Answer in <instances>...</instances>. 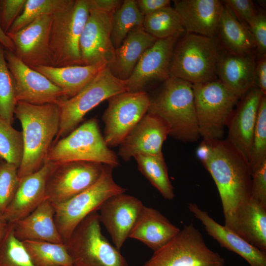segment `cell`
<instances>
[{
	"label": "cell",
	"instance_id": "1",
	"mask_svg": "<svg viewBox=\"0 0 266 266\" xmlns=\"http://www.w3.org/2000/svg\"><path fill=\"white\" fill-rule=\"evenodd\" d=\"M208 142L210 153L202 164L218 189L224 225L232 231L238 212L251 199L250 163L244 155L226 139Z\"/></svg>",
	"mask_w": 266,
	"mask_h": 266
},
{
	"label": "cell",
	"instance_id": "2",
	"mask_svg": "<svg viewBox=\"0 0 266 266\" xmlns=\"http://www.w3.org/2000/svg\"><path fill=\"white\" fill-rule=\"evenodd\" d=\"M14 115L22 128L24 154L18 169L21 179L36 172L44 165L59 132L60 110L56 103L35 105L19 101Z\"/></svg>",
	"mask_w": 266,
	"mask_h": 266
},
{
	"label": "cell",
	"instance_id": "3",
	"mask_svg": "<svg viewBox=\"0 0 266 266\" xmlns=\"http://www.w3.org/2000/svg\"><path fill=\"white\" fill-rule=\"evenodd\" d=\"M147 113L161 119L176 139L194 142L200 137L193 86L187 81L172 76L164 81Z\"/></svg>",
	"mask_w": 266,
	"mask_h": 266
},
{
	"label": "cell",
	"instance_id": "4",
	"mask_svg": "<svg viewBox=\"0 0 266 266\" xmlns=\"http://www.w3.org/2000/svg\"><path fill=\"white\" fill-rule=\"evenodd\" d=\"M220 54L214 38L185 33L175 45L170 76L192 84L216 79V66Z\"/></svg>",
	"mask_w": 266,
	"mask_h": 266
},
{
	"label": "cell",
	"instance_id": "5",
	"mask_svg": "<svg viewBox=\"0 0 266 266\" xmlns=\"http://www.w3.org/2000/svg\"><path fill=\"white\" fill-rule=\"evenodd\" d=\"M45 161L56 164L89 162L113 167L119 165L117 155L106 145L95 118L87 121L55 141L51 146Z\"/></svg>",
	"mask_w": 266,
	"mask_h": 266
},
{
	"label": "cell",
	"instance_id": "6",
	"mask_svg": "<svg viewBox=\"0 0 266 266\" xmlns=\"http://www.w3.org/2000/svg\"><path fill=\"white\" fill-rule=\"evenodd\" d=\"M192 86L200 137L207 141L222 139L239 99L219 79Z\"/></svg>",
	"mask_w": 266,
	"mask_h": 266
},
{
	"label": "cell",
	"instance_id": "7",
	"mask_svg": "<svg viewBox=\"0 0 266 266\" xmlns=\"http://www.w3.org/2000/svg\"><path fill=\"white\" fill-rule=\"evenodd\" d=\"M64 243L73 266H129L120 250L102 234L97 211L84 219Z\"/></svg>",
	"mask_w": 266,
	"mask_h": 266
},
{
	"label": "cell",
	"instance_id": "8",
	"mask_svg": "<svg viewBox=\"0 0 266 266\" xmlns=\"http://www.w3.org/2000/svg\"><path fill=\"white\" fill-rule=\"evenodd\" d=\"M113 168L104 165L100 177L93 185L65 201L52 204L55 224L64 243L79 224L90 214L97 211L107 199L125 192L126 189L114 180Z\"/></svg>",
	"mask_w": 266,
	"mask_h": 266
},
{
	"label": "cell",
	"instance_id": "9",
	"mask_svg": "<svg viewBox=\"0 0 266 266\" xmlns=\"http://www.w3.org/2000/svg\"><path fill=\"white\" fill-rule=\"evenodd\" d=\"M127 91L126 80L116 77L107 66L78 94L57 104L60 126L55 142L74 130L85 115L100 103Z\"/></svg>",
	"mask_w": 266,
	"mask_h": 266
},
{
	"label": "cell",
	"instance_id": "10",
	"mask_svg": "<svg viewBox=\"0 0 266 266\" xmlns=\"http://www.w3.org/2000/svg\"><path fill=\"white\" fill-rule=\"evenodd\" d=\"M89 11V0H74L70 7L53 15L49 34L52 66L83 65L79 42Z\"/></svg>",
	"mask_w": 266,
	"mask_h": 266
},
{
	"label": "cell",
	"instance_id": "11",
	"mask_svg": "<svg viewBox=\"0 0 266 266\" xmlns=\"http://www.w3.org/2000/svg\"><path fill=\"white\" fill-rule=\"evenodd\" d=\"M225 260L206 245L192 223L184 225L166 244L154 252L143 266H225Z\"/></svg>",
	"mask_w": 266,
	"mask_h": 266
},
{
	"label": "cell",
	"instance_id": "12",
	"mask_svg": "<svg viewBox=\"0 0 266 266\" xmlns=\"http://www.w3.org/2000/svg\"><path fill=\"white\" fill-rule=\"evenodd\" d=\"M150 100L144 91L125 92L107 100L103 120V138L108 147L120 144L147 113Z\"/></svg>",
	"mask_w": 266,
	"mask_h": 266
},
{
	"label": "cell",
	"instance_id": "13",
	"mask_svg": "<svg viewBox=\"0 0 266 266\" xmlns=\"http://www.w3.org/2000/svg\"><path fill=\"white\" fill-rule=\"evenodd\" d=\"M104 165L83 161L54 163L47 181L46 198L57 204L86 190L99 180Z\"/></svg>",
	"mask_w": 266,
	"mask_h": 266
},
{
	"label": "cell",
	"instance_id": "14",
	"mask_svg": "<svg viewBox=\"0 0 266 266\" xmlns=\"http://www.w3.org/2000/svg\"><path fill=\"white\" fill-rule=\"evenodd\" d=\"M4 57L14 80L17 102L41 105L66 100L61 88L23 63L13 52L4 49Z\"/></svg>",
	"mask_w": 266,
	"mask_h": 266
},
{
	"label": "cell",
	"instance_id": "15",
	"mask_svg": "<svg viewBox=\"0 0 266 266\" xmlns=\"http://www.w3.org/2000/svg\"><path fill=\"white\" fill-rule=\"evenodd\" d=\"M52 17L40 16L21 30L6 33L14 44V54L31 68L53 66L49 45Z\"/></svg>",
	"mask_w": 266,
	"mask_h": 266
},
{
	"label": "cell",
	"instance_id": "16",
	"mask_svg": "<svg viewBox=\"0 0 266 266\" xmlns=\"http://www.w3.org/2000/svg\"><path fill=\"white\" fill-rule=\"evenodd\" d=\"M112 16L90 8L79 42L83 65L100 62L108 65L112 60L115 50L111 40Z\"/></svg>",
	"mask_w": 266,
	"mask_h": 266
},
{
	"label": "cell",
	"instance_id": "17",
	"mask_svg": "<svg viewBox=\"0 0 266 266\" xmlns=\"http://www.w3.org/2000/svg\"><path fill=\"white\" fill-rule=\"evenodd\" d=\"M179 37L158 39L144 53L126 80L127 92L143 91L149 84L170 77L172 53Z\"/></svg>",
	"mask_w": 266,
	"mask_h": 266
},
{
	"label": "cell",
	"instance_id": "18",
	"mask_svg": "<svg viewBox=\"0 0 266 266\" xmlns=\"http://www.w3.org/2000/svg\"><path fill=\"white\" fill-rule=\"evenodd\" d=\"M144 205L134 196L121 193L107 199L100 206L99 219L119 250L123 246Z\"/></svg>",
	"mask_w": 266,
	"mask_h": 266
},
{
	"label": "cell",
	"instance_id": "19",
	"mask_svg": "<svg viewBox=\"0 0 266 266\" xmlns=\"http://www.w3.org/2000/svg\"><path fill=\"white\" fill-rule=\"evenodd\" d=\"M264 95L257 86L250 89L238 101L227 126L226 139L236 147L249 162L258 110Z\"/></svg>",
	"mask_w": 266,
	"mask_h": 266
},
{
	"label": "cell",
	"instance_id": "20",
	"mask_svg": "<svg viewBox=\"0 0 266 266\" xmlns=\"http://www.w3.org/2000/svg\"><path fill=\"white\" fill-rule=\"evenodd\" d=\"M169 130L158 117L147 113L120 143L119 155L127 161L138 155L163 154L162 146Z\"/></svg>",
	"mask_w": 266,
	"mask_h": 266
},
{
	"label": "cell",
	"instance_id": "21",
	"mask_svg": "<svg viewBox=\"0 0 266 266\" xmlns=\"http://www.w3.org/2000/svg\"><path fill=\"white\" fill-rule=\"evenodd\" d=\"M54 163L45 161L36 172L20 179L17 191L4 213L8 225L24 218L46 199V184Z\"/></svg>",
	"mask_w": 266,
	"mask_h": 266
},
{
	"label": "cell",
	"instance_id": "22",
	"mask_svg": "<svg viewBox=\"0 0 266 266\" xmlns=\"http://www.w3.org/2000/svg\"><path fill=\"white\" fill-rule=\"evenodd\" d=\"M174 9L187 33L214 38L223 4L218 0H175Z\"/></svg>",
	"mask_w": 266,
	"mask_h": 266
},
{
	"label": "cell",
	"instance_id": "23",
	"mask_svg": "<svg viewBox=\"0 0 266 266\" xmlns=\"http://www.w3.org/2000/svg\"><path fill=\"white\" fill-rule=\"evenodd\" d=\"M188 209L221 247L237 254L250 266H266V252L250 244L225 225L219 224L196 203L190 202Z\"/></svg>",
	"mask_w": 266,
	"mask_h": 266
},
{
	"label": "cell",
	"instance_id": "24",
	"mask_svg": "<svg viewBox=\"0 0 266 266\" xmlns=\"http://www.w3.org/2000/svg\"><path fill=\"white\" fill-rule=\"evenodd\" d=\"M254 53L220 54L216 66L217 76L239 99L256 84Z\"/></svg>",
	"mask_w": 266,
	"mask_h": 266
},
{
	"label": "cell",
	"instance_id": "25",
	"mask_svg": "<svg viewBox=\"0 0 266 266\" xmlns=\"http://www.w3.org/2000/svg\"><path fill=\"white\" fill-rule=\"evenodd\" d=\"M55 209L46 198L31 213L13 224L15 237L27 240L64 243L56 227Z\"/></svg>",
	"mask_w": 266,
	"mask_h": 266
},
{
	"label": "cell",
	"instance_id": "26",
	"mask_svg": "<svg viewBox=\"0 0 266 266\" xmlns=\"http://www.w3.org/2000/svg\"><path fill=\"white\" fill-rule=\"evenodd\" d=\"M180 230L160 211L144 205L129 238L142 242L154 252L166 244Z\"/></svg>",
	"mask_w": 266,
	"mask_h": 266
},
{
	"label": "cell",
	"instance_id": "27",
	"mask_svg": "<svg viewBox=\"0 0 266 266\" xmlns=\"http://www.w3.org/2000/svg\"><path fill=\"white\" fill-rule=\"evenodd\" d=\"M157 40L142 25L133 28L115 49L114 57L107 65L113 75L122 80L128 79L142 55Z\"/></svg>",
	"mask_w": 266,
	"mask_h": 266
},
{
	"label": "cell",
	"instance_id": "28",
	"mask_svg": "<svg viewBox=\"0 0 266 266\" xmlns=\"http://www.w3.org/2000/svg\"><path fill=\"white\" fill-rule=\"evenodd\" d=\"M107 63L74 65L64 67L39 66L32 68L61 88L66 99L74 97L88 84Z\"/></svg>",
	"mask_w": 266,
	"mask_h": 266
},
{
	"label": "cell",
	"instance_id": "29",
	"mask_svg": "<svg viewBox=\"0 0 266 266\" xmlns=\"http://www.w3.org/2000/svg\"><path fill=\"white\" fill-rule=\"evenodd\" d=\"M232 231L266 252V206L251 199L238 212Z\"/></svg>",
	"mask_w": 266,
	"mask_h": 266
},
{
	"label": "cell",
	"instance_id": "30",
	"mask_svg": "<svg viewBox=\"0 0 266 266\" xmlns=\"http://www.w3.org/2000/svg\"><path fill=\"white\" fill-rule=\"evenodd\" d=\"M217 34L222 46L228 53L245 55L254 53L256 49L248 29L224 4Z\"/></svg>",
	"mask_w": 266,
	"mask_h": 266
},
{
	"label": "cell",
	"instance_id": "31",
	"mask_svg": "<svg viewBox=\"0 0 266 266\" xmlns=\"http://www.w3.org/2000/svg\"><path fill=\"white\" fill-rule=\"evenodd\" d=\"M140 172L166 200L175 197L174 188L169 179L163 154L155 155H138L133 157Z\"/></svg>",
	"mask_w": 266,
	"mask_h": 266
},
{
	"label": "cell",
	"instance_id": "32",
	"mask_svg": "<svg viewBox=\"0 0 266 266\" xmlns=\"http://www.w3.org/2000/svg\"><path fill=\"white\" fill-rule=\"evenodd\" d=\"M22 242L31 259L37 266H73L65 243L30 240Z\"/></svg>",
	"mask_w": 266,
	"mask_h": 266
},
{
	"label": "cell",
	"instance_id": "33",
	"mask_svg": "<svg viewBox=\"0 0 266 266\" xmlns=\"http://www.w3.org/2000/svg\"><path fill=\"white\" fill-rule=\"evenodd\" d=\"M142 26L157 39L180 36L186 33L178 14L170 5L145 16Z\"/></svg>",
	"mask_w": 266,
	"mask_h": 266
},
{
	"label": "cell",
	"instance_id": "34",
	"mask_svg": "<svg viewBox=\"0 0 266 266\" xmlns=\"http://www.w3.org/2000/svg\"><path fill=\"white\" fill-rule=\"evenodd\" d=\"M144 17L135 0H123L112 16L111 40L115 49L121 45L133 28L142 25Z\"/></svg>",
	"mask_w": 266,
	"mask_h": 266
},
{
	"label": "cell",
	"instance_id": "35",
	"mask_svg": "<svg viewBox=\"0 0 266 266\" xmlns=\"http://www.w3.org/2000/svg\"><path fill=\"white\" fill-rule=\"evenodd\" d=\"M74 0H26L24 8L6 33H16L45 15H53L70 7Z\"/></svg>",
	"mask_w": 266,
	"mask_h": 266
},
{
	"label": "cell",
	"instance_id": "36",
	"mask_svg": "<svg viewBox=\"0 0 266 266\" xmlns=\"http://www.w3.org/2000/svg\"><path fill=\"white\" fill-rule=\"evenodd\" d=\"M17 102L15 84L4 57V48L0 43V118L12 125Z\"/></svg>",
	"mask_w": 266,
	"mask_h": 266
},
{
	"label": "cell",
	"instance_id": "37",
	"mask_svg": "<svg viewBox=\"0 0 266 266\" xmlns=\"http://www.w3.org/2000/svg\"><path fill=\"white\" fill-rule=\"evenodd\" d=\"M24 154L22 132L0 118V158L20 166Z\"/></svg>",
	"mask_w": 266,
	"mask_h": 266
},
{
	"label": "cell",
	"instance_id": "38",
	"mask_svg": "<svg viewBox=\"0 0 266 266\" xmlns=\"http://www.w3.org/2000/svg\"><path fill=\"white\" fill-rule=\"evenodd\" d=\"M0 266H37L31 259L22 241L14 236L13 225H8L0 245Z\"/></svg>",
	"mask_w": 266,
	"mask_h": 266
},
{
	"label": "cell",
	"instance_id": "39",
	"mask_svg": "<svg viewBox=\"0 0 266 266\" xmlns=\"http://www.w3.org/2000/svg\"><path fill=\"white\" fill-rule=\"evenodd\" d=\"M266 160V95H264L259 106L254 129L249 163L253 171Z\"/></svg>",
	"mask_w": 266,
	"mask_h": 266
},
{
	"label": "cell",
	"instance_id": "40",
	"mask_svg": "<svg viewBox=\"0 0 266 266\" xmlns=\"http://www.w3.org/2000/svg\"><path fill=\"white\" fill-rule=\"evenodd\" d=\"M18 167L0 158V213H4L18 188Z\"/></svg>",
	"mask_w": 266,
	"mask_h": 266
},
{
	"label": "cell",
	"instance_id": "41",
	"mask_svg": "<svg viewBox=\"0 0 266 266\" xmlns=\"http://www.w3.org/2000/svg\"><path fill=\"white\" fill-rule=\"evenodd\" d=\"M26 0H0V26L6 33L21 13Z\"/></svg>",
	"mask_w": 266,
	"mask_h": 266
},
{
	"label": "cell",
	"instance_id": "42",
	"mask_svg": "<svg viewBox=\"0 0 266 266\" xmlns=\"http://www.w3.org/2000/svg\"><path fill=\"white\" fill-rule=\"evenodd\" d=\"M221 1L231 10L238 20L248 29V25L258 13L253 2L251 0H225Z\"/></svg>",
	"mask_w": 266,
	"mask_h": 266
},
{
	"label": "cell",
	"instance_id": "43",
	"mask_svg": "<svg viewBox=\"0 0 266 266\" xmlns=\"http://www.w3.org/2000/svg\"><path fill=\"white\" fill-rule=\"evenodd\" d=\"M259 57L266 54V15L259 12L248 25Z\"/></svg>",
	"mask_w": 266,
	"mask_h": 266
},
{
	"label": "cell",
	"instance_id": "44",
	"mask_svg": "<svg viewBox=\"0 0 266 266\" xmlns=\"http://www.w3.org/2000/svg\"><path fill=\"white\" fill-rule=\"evenodd\" d=\"M251 199L266 206V160L252 172Z\"/></svg>",
	"mask_w": 266,
	"mask_h": 266
},
{
	"label": "cell",
	"instance_id": "45",
	"mask_svg": "<svg viewBox=\"0 0 266 266\" xmlns=\"http://www.w3.org/2000/svg\"><path fill=\"white\" fill-rule=\"evenodd\" d=\"M169 0H137L136 5L144 16L150 14L158 10L170 5Z\"/></svg>",
	"mask_w": 266,
	"mask_h": 266
},
{
	"label": "cell",
	"instance_id": "46",
	"mask_svg": "<svg viewBox=\"0 0 266 266\" xmlns=\"http://www.w3.org/2000/svg\"><path fill=\"white\" fill-rule=\"evenodd\" d=\"M256 84L266 95V54L260 57L256 63Z\"/></svg>",
	"mask_w": 266,
	"mask_h": 266
},
{
	"label": "cell",
	"instance_id": "47",
	"mask_svg": "<svg viewBox=\"0 0 266 266\" xmlns=\"http://www.w3.org/2000/svg\"><path fill=\"white\" fill-rule=\"evenodd\" d=\"M90 8L98 11L113 13L121 5L120 0H89Z\"/></svg>",
	"mask_w": 266,
	"mask_h": 266
},
{
	"label": "cell",
	"instance_id": "48",
	"mask_svg": "<svg viewBox=\"0 0 266 266\" xmlns=\"http://www.w3.org/2000/svg\"><path fill=\"white\" fill-rule=\"evenodd\" d=\"M210 151V147L208 141L203 140L196 151L198 158L202 163L208 158Z\"/></svg>",
	"mask_w": 266,
	"mask_h": 266
},
{
	"label": "cell",
	"instance_id": "49",
	"mask_svg": "<svg viewBox=\"0 0 266 266\" xmlns=\"http://www.w3.org/2000/svg\"><path fill=\"white\" fill-rule=\"evenodd\" d=\"M0 43L4 48L11 52L14 51V46L11 39L4 33L0 26Z\"/></svg>",
	"mask_w": 266,
	"mask_h": 266
},
{
	"label": "cell",
	"instance_id": "50",
	"mask_svg": "<svg viewBox=\"0 0 266 266\" xmlns=\"http://www.w3.org/2000/svg\"><path fill=\"white\" fill-rule=\"evenodd\" d=\"M8 224L5 220L3 214L0 213V245L5 235Z\"/></svg>",
	"mask_w": 266,
	"mask_h": 266
},
{
	"label": "cell",
	"instance_id": "51",
	"mask_svg": "<svg viewBox=\"0 0 266 266\" xmlns=\"http://www.w3.org/2000/svg\"><path fill=\"white\" fill-rule=\"evenodd\" d=\"M0 3H1V2H0Z\"/></svg>",
	"mask_w": 266,
	"mask_h": 266
}]
</instances>
